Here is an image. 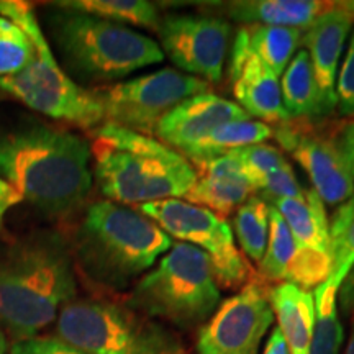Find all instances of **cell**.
<instances>
[{
	"label": "cell",
	"mask_w": 354,
	"mask_h": 354,
	"mask_svg": "<svg viewBox=\"0 0 354 354\" xmlns=\"http://www.w3.org/2000/svg\"><path fill=\"white\" fill-rule=\"evenodd\" d=\"M91 146L74 133L33 123L0 135V177L50 216H68L92 189Z\"/></svg>",
	"instance_id": "obj_1"
},
{
	"label": "cell",
	"mask_w": 354,
	"mask_h": 354,
	"mask_svg": "<svg viewBox=\"0 0 354 354\" xmlns=\"http://www.w3.org/2000/svg\"><path fill=\"white\" fill-rule=\"evenodd\" d=\"M74 297L73 250L61 234H35L0 258V328L17 342L37 336Z\"/></svg>",
	"instance_id": "obj_2"
},
{
	"label": "cell",
	"mask_w": 354,
	"mask_h": 354,
	"mask_svg": "<svg viewBox=\"0 0 354 354\" xmlns=\"http://www.w3.org/2000/svg\"><path fill=\"white\" fill-rule=\"evenodd\" d=\"M91 154L100 192L120 205L184 198L197 180L196 167L179 151L112 123L95 128Z\"/></svg>",
	"instance_id": "obj_3"
},
{
	"label": "cell",
	"mask_w": 354,
	"mask_h": 354,
	"mask_svg": "<svg viewBox=\"0 0 354 354\" xmlns=\"http://www.w3.org/2000/svg\"><path fill=\"white\" fill-rule=\"evenodd\" d=\"M172 238L140 212L110 201L88 207L79 225L73 254L86 276L123 289L171 250Z\"/></svg>",
	"instance_id": "obj_4"
},
{
	"label": "cell",
	"mask_w": 354,
	"mask_h": 354,
	"mask_svg": "<svg viewBox=\"0 0 354 354\" xmlns=\"http://www.w3.org/2000/svg\"><path fill=\"white\" fill-rule=\"evenodd\" d=\"M0 15L24 30L33 50L32 59L24 71L15 76L0 77V88L53 120L81 128L104 125L100 102L94 92L74 82L57 63L33 7L24 0H0Z\"/></svg>",
	"instance_id": "obj_5"
},
{
	"label": "cell",
	"mask_w": 354,
	"mask_h": 354,
	"mask_svg": "<svg viewBox=\"0 0 354 354\" xmlns=\"http://www.w3.org/2000/svg\"><path fill=\"white\" fill-rule=\"evenodd\" d=\"M48 28L64 64L87 82H112L165 61L153 38L86 13L56 8Z\"/></svg>",
	"instance_id": "obj_6"
},
{
	"label": "cell",
	"mask_w": 354,
	"mask_h": 354,
	"mask_svg": "<svg viewBox=\"0 0 354 354\" xmlns=\"http://www.w3.org/2000/svg\"><path fill=\"white\" fill-rule=\"evenodd\" d=\"M220 300L209 256L189 243H176L156 268L140 279L130 308L189 330L209 320Z\"/></svg>",
	"instance_id": "obj_7"
},
{
	"label": "cell",
	"mask_w": 354,
	"mask_h": 354,
	"mask_svg": "<svg viewBox=\"0 0 354 354\" xmlns=\"http://www.w3.org/2000/svg\"><path fill=\"white\" fill-rule=\"evenodd\" d=\"M56 333L84 354H187L166 326L105 300L64 305L56 318Z\"/></svg>",
	"instance_id": "obj_8"
},
{
	"label": "cell",
	"mask_w": 354,
	"mask_h": 354,
	"mask_svg": "<svg viewBox=\"0 0 354 354\" xmlns=\"http://www.w3.org/2000/svg\"><path fill=\"white\" fill-rule=\"evenodd\" d=\"M92 92L104 109L105 123L153 136L158 123L176 105L192 95L210 92V84L165 68Z\"/></svg>",
	"instance_id": "obj_9"
},
{
	"label": "cell",
	"mask_w": 354,
	"mask_h": 354,
	"mask_svg": "<svg viewBox=\"0 0 354 354\" xmlns=\"http://www.w3.org/2000/svg\"><path fill=\"white\" fill-rule=\"evenodd\" d=\"M138 212L166 234L189 243L209 256L216 284L240 287L250 277V266L234 241L233 230L225 218L183 198H167L138 205Z\"/></svg>",
	"instance_id": "obj_10"
},
{
	"label": "cell",
	"mask_w": 354,
	"mask_h": 354,
	"mask_svg": "<svg viewBox=\"0 0 354 354\" xmlns=\"http://www.w3.org/2000/svg\"><path fill=\"white\" fill-rule=\"evenodd\" d=\"M159 48L184 74L209 84L220 82L232 26L225 19L198 13H171L158 28Z\"/></svg>",
	"instance_id": "obj_11"
},
{
	"label": "cell",
	"mask_w": 354,
	"mask_h": 354,
	"mask_svg": "<svg viewBox=\"0 0 354 354\" xmlns=\"http://www.w3.org/2000/svg\"><path fill=\"white\" fill-rule=\"evenodd\" d=\"M274 322L268 292L250 282L218 305L198 331L197 354H258Z\"/></svg>",
	"instance_id": "obj_12"
},
{
	"label": "cell",
	"mask_w": 354,
	"mask_h": 354,
	"mask_svg": "<svg viewBox=\"0 0 354 354\" xmlns=\"http://www.w3.org/2000/svg\"><path fill=\"white\" fill-rule=\"evenodd\" d=\"M269 205L282 215L297 245V254L286 276V284L304 290L317 289L328 281L333 268L325 203L315 190H305L304 197L277 198Z\"/></svg>",
	"instance_id": "obj_13"
},
{
	"label": "cell",
	"mask_w": 354,
	"mask_h": 354,
	"mask_svg": "<svg viewBox=\"0 0 354 354\" xmlns=\"http://www.w3.org/2000/svg\"><path fill=\"white\" fill-rule=\"evenodd\" d=\"M274 136L304 167L323 203L339 205L353 196L354 177L335 141L289 125H279Z\"/></svg>",
	"instance_id": "obj_14"
},
{
	"label": "cell",
	"mask_w": 354,
	"mask_h": 354,
	"mask_svg": "<svg viewBox=\"0 0 354 354\" xmlns=\"http://www.w3.org/2000/svg\"><path fill=\"white\" fill-rule=\"evenodd\" d=\"M228 73L234 99L251 118L279 125L290 120L282 102L279 77L251 50L243 26L234 35Z\"/></svg>",
	"instance_id": "obj_15"
},
{
	"label": "cell",
	"mask_w": 354,
	"mask_h": 354,
	"mask_svg": "<svg viewBox=\"0 0 354 354\" xmlns=\"http://www.w3.org/2000/svg\"><path fill=\"white\" fill-rule=\"evenodd\" d=\"M250 118V115L234 102L212 92H203L176 105L158 123L153 138L184 154L215 128Z\"/></svg>",
	"instance_id": "obj_16"
},
{
	"label": "cell",
	"mask_w": 354,
	"mask_h": 354,
	"mask_svg": "<svg viewBox=\"0 0 354 354\" xmlns=\"http://www.w3.org/2000/svg\"><path fill=\"white\" fill-rule=\"evenodd\" d=\"M353 17L344 10L342 2L330 3L325 12L302 32V44L307 48L315 81L326 112L336 107V76L344 43L353 28Z\"/></svg>",
	"instance_id": "obj_17"
},
{
	"label": "cell",
	"mask_w": 354,
	"mask_h": 354,
	"mask_svg": "<svg viewBox=\"0 0 354 354\" xmlns=\"http://www.w3.org/2000/svg\"><path fill=\"white\" fill-rule=\"evenodd\" d=\"M192 166L197 171V180L183 201L203 207L221 218L240 209L254 192L241 162L233 153L194 162Z\"/></svg>",
	"instance_id": "obj_18"
},
{
	"label": "cell",
	"mask_w": 354,
	"mask_h": 354,
	"mask_svg": "<svg viewBox=\"0 0 354 354\" xmlns=\"http://www.w3.org/2000/svg\"><path fill=\"white\" fill-rule=\"evenodd\" d=\"M330 2L317 0H240L223 3L221 10L230 20L250 25H268L305 32Z\"/></svg>",
	"instance_id": "obj_19"
},
{
	"label": "cell",
	"mask_w": 354,
	"mask_h": 354,
	"mask_svg": "<svg viewBox=\"0 0 354 354\" xmlns=\"http://www.w3.org/2000/svg\"><path fill=\"white\" fill-rule=\"evenodd\" d=\"M268 299L290 354H310L315 322L313 292L281 282L269 289Z\"/></svg>",
	"instance_id": "obj_20"
},
{
	"label": "cell",
	"mask_w": 354,
	"mask_h": 354,
	"mask_svg": "<svg viewBox=\"0 0 354 354\" xmlns=\"http://www.w3.org/2000/svg\"><path fill=\"white\" fill-rule=\"evenodd\" d=\"M281 94L290 118L318 117L328 113L315 81L308 53L305 50L295 53L282 74Z\"/></svg>",
	"instance_id": "obj_21"
},
{
	"label": "cell",
	"mask_w": 354,
	"mask_h": 354,
	"mask_svg": "<svg viewBox=\"0 0 354 354\" xmlns=\"http://www.w3.org/2000/svg\"><path fill=\"white\" fill-rule=\"evenodd\" d=\"M271 136H274V130L268 123L253 120V118L230 122L210 131L205 138L187 149L183 156L190 159V162L207 161V159L223 156L245 146L264 143Z\"/></svg>",
	"instance_id": "obj_22"
},
{
	"label": "cell",
	"mask_w": 354,
	"mask_h": 354,
	"mask_svg": "<svg viewBox=\"0 0 354 354\" xmlns=\"http://www.w3.org/2000/svg\"><path fill=\"white\" fill-rule=\"evenodd\" d=\"M53 6L64 10L86 13L112 24L141 26L153 32H158L161 21L156 6L146 0H64L55 2Z\"/></svg>",
	"instance_id": "obj_23"
},
{
	"label": "cell",
	"mask_w": 354,
	"mask_h": 354,
	"mask_svg": "<svg viewBox=\"0 0 354 354\" xmlns=\"http://www.w3.org/2000/svg\"><path fill=\"white\" fill-rule=\"evenodd\" d=\"M243 28L254 55L272 71L274 76H282L302 44V32L268 25H250Z\"/></svg>",
	"instance_id": "obj_24"
},
{
	"label": "cell",
	"mask_w": 354,
	"mask_h": 354,
	"mask_svg": "<svg viewBox=\"0 0 354 354\" xmlns=\"http://www.w3.org/2000/svg\"><path fill=\"white\" fill-rule=\"evenodd\" d=\"M339 287L330 281L313 290L315 322H313L310 354H339L344 331L338 313Z\"/></svg>",
	"instance_id": "obj_25"
},
{
	"label": "cell",
	"mask_w": 354,
	"mask_h": 354,
	"mask_svg": "<svg viewBox=\"0 0 354 354\" xmlns=\"http://www.w3.org/2000/svg\"><path fill=\"white\" fill-rule=\"evenodd\" d=\"M297 254V245L282 215L269 205V240L258 272L266 281L286 282L292 263Z\"/></svg>",
	"instance_id": "obj_26"
},
{
	"label": "cell",
	"mask_w": 354,
	"mask_h": 354,
	"mask_svg": "<svg viewBox=\"0 0 354 354\" xmlns=\"http://www.w3.org/2000/svg\"><path fill=\"white\" fill-rule=\"evenodd\" d=\"M333 268L328 281L342 287L354 268V194L336 209L330 221Z\"/></svg>",
	"instance_id": "obj_27"
},
{
	"label": "cell",
	"mask_w": 354,
	"mask_h": 354,
	"mask_svg": "<svg viewBox=\"0 0 354 354\" xmlns=\"http://www.w3.org/2000/svg\"><path fill=\"white\" fill-rule=\"evenodd\" d=\"M234 234L250 259H263L269 240V203L251 196L234 214Z\"/></svg>",
	"instance_id": "obj_28"
},
{
	"label": "cell",
	"mask_w": 354,
	"mask_h": 354,
	"mask_svg": "<svg viewBox=\"0 0 354 354\" xmlns=\"http://www.w3.org/2000/svg\"><path fill=\"white\" fill-rule=\"evenodd\" d=\"M32 43L24 30L0 15V77H10L32 59Z\"/></svg>",
	"instance_id": "obj_29"
},
{
	"label": "cell",
	"mask_w": 354,
	"mask_h": 354,
	"mask_svg": "<svg viewBox=\"0 0 354 354\" xmlns=\"http://www.w3.org/2000/svg\"><path fill=\"white\" fill-rule=\"evenodd\" d=\"M232 153L241 162L243 169H245L253 189L256 187V183L263 179L264 176H268L269 172L287 165V159L282 151H279L276 146L266 143L250 145L245 146V148L234 149Z\"/></svg>",
	"instance_id": "obj_30"
},
{
	"label": "cell",
	"mask_w": 354,
	"mask_h": 354,
	"mask_svg": "<svg viewBox=\"0 0 354 354\" xmlns=\"http://www.w3.org/2000/svg\"><path fill=\"white\" fill-rule=\"evenodd\" d=\"M254 190L263 194L261 198L266 203L277 201V198H299L305 194V189L300 185L289 162L259 179Z\"/></svg>",
	"instance_id": "obj_31"
},
{
	"label": "cell",
	"mask_w": 354,
	"mask_h": 354,
	"mask_svg": "<svg viewBox=\"0 0 354 354\" xmlns=\"http://www.w3.org/2000/svg\"><path fill=\"white\" fill-rule=\"evenodd\" d=\"M335 92L339 113L344 117H354V32L351 33L348 53L338 73Z\"/></svg>",
	"instance_id": "obj_32"
},
{
	"label": "cell",
	"mask_w": 354,
	"mask_h": 354,
	"mask_svg": "<svg viewBox=\"0 0 354 354\" xmlns=\"http://www.w3.org/2000/svg\"><path fill=\"white\" fill-rule=\"evenodd\" d=\"M10 354H84L57 336H32L12 344Z\"/></svg>",
	"instance_id": "obj_33"
},
{
	"label": "cell",
	"mask_w": 354,
	"mask_h": 354,
	"mask_svg": "<svg viewBox=\"0 0 354 354\" xmlns=\"http://www.w3.org/2000/svg\"><path fill=\"white\" fill-rule=\"evenodd\" d=\"M21 202H24V198H21L20 194L6 179L0 177V228H2L7 212Z\"/></svg>",
	"instance_id": "obj_34"
},
{
	"label": "cell",
	"mask_w": 354,
	"mask_h": 354,
	"mask_svg": "<svg viewBox=\"0 0 354 354\" xmlns=\"http://www.w3.org/2000/svg\"><path fill=\"white\" fill-rule=\"evenodd\" d=\"M336 146H338L339 153L346 161V166L349 172H351L354 177V135L348 130V127H344L342 133H339L338 141H335Z\"/></svg>",
	"instance_id": "obj_35"
},
{
	"label": "cell",
	"mask_w": 354,
	"mask_h": 354,
	"mask_svg": "<svg viewBox=\"0 0 354 354\" xmlns=\"http://www.w3.org/2000/svg\"><path fill=\"white\" fill-rule=\"evenodd\" d=\"M263 354H290L289 348H287V343L282 336L279 326H274L271 335H269L268 343H266Z\"/></svg>",
	"instance_id": "obj_36"
},
{
	"label": "cell",
	"mask_w": 354,
	"mask_h": 354,
	"mask_svg": "<svg viewBox=\"0 0 354 354\" xmlns=\"http://www.w3.org/2000/svg\"><path fill=\"white\" fill-rule=\"evenodd\" d=\"M0 354H7V336L0 328Z\"/></svg>",
	"instance_id": "obj_37"
},
{
	"label": "cell",
	"mask_w": 354,
	"mask_h": 354,
	"mask_svg": "<svg viewBox=\"0 0 354 354\" xmlns=\"http://www.w3.org/2000/svg\"><path fill=\"white\" fill-rule=\"evenodd\" d=\"M344 354H354V322H353V328H351V335H349V342L346 346V351Z\"/></svg>",
	"instance_id": "obj_38"
},
{
	"label": "cell",
	"mask_w": 354,
	"mask_h": 354,
	"mask_svg": "<svg viewBox=\"0 0 354 354\" xmlns=\"http://www.w3.org/2000/svg\"><path fill=\"white\" fill-rule=\"evenodd\" d=\"M342 6L344 7V10H346L354 20V2H342Z\"/></svg>",
	"instance_id": "obj_39"
},
{
	"label": "cell",
	"mask_w": 354,
	"mask_h": 354,
	"mask_svg": "<svg viewBox=\"0 0 354 354\" xmlns=\"http://www.w3.org/2000/svg\"><path fill=\"white\" fill-rule=\"evenodd\" d=\"M346 127H348V130H349V131H351V133H353V135H354V122H351V123H348V125H346Z\"/></svg>",
	"instance_id": "obj_40"
}]
</instances>
